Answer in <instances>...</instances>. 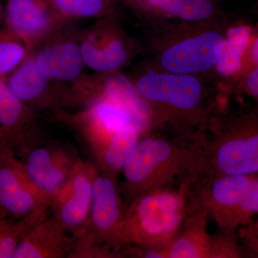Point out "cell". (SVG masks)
<instances>
[{
    "label": "cell",
    "mask_w": 258,
    "mask_h": 258,
    "mask_svg": "<svg viewBox=\"0 0 258 258\" xmlns=\"http://www.w3.org/2000/svg\"><path fill=\"white\" fill-rule=\"evenodd\" d=\"M76 238L49 215L29 231L15 249L13 258L68 257Z\"/></svg>",
    "instance_id": "11"
},
{
    "label": "cell",
    "mask_w": 258,
    "mask_h": 258,
    "mask_svg": "<svg viewBox=\"0 0 258 258\" xmlns=\"http://www.w3.org/2000/svg\"><path fill=\"white\" fill-rule=\"evenodd\" d=\"M227 25L215 20L195 24L161 45L159 70L203 76L215 69Z\"/></svg>",
    "instance_id": "5"
},
{
    "label": "cell",
    "mask_w": 258,
    "mask_h": 258,
    "mask_svg": "<svg viewBox=\"0 0 258 258\" xmlns=\"http://www.w3.org/2000/svg\"><path fill=\"white\" fill-rule=\"evenodd\" d=\"M29 176L51 199L60 191L80 158L74 147L40 144L23 156Z\"/></svg>",
    "instance_id": "10"
},
{
    "label": "cell",
    "mask_w": 258,
    "mask_h": 258,
    "mask_svg": "<svg viewBox=\"0 0 258 258\" xmlns=\"http://www.w3.org/2000/svg\"><path fill=\"white\" fill-rule=\"evenodd\" d=\"M47 80L37 68L34 59H28L13 71L6 84L10 91L26 104L36 101L43 94Z\"/></svg>",
    "instance_id": "22"
},
{
    "label": "cell",
    "mask_w": 258,
    "mask_h": 258,
    "mask_svg": "<svg viewBox=\"0 0 258 258\" xmlns=\"http://www.w3.org/2000/svg\"><path fill=\"white\" fill-rule=\"evenodd\" d=\"M257 66H258V28H254L253 35H252L249 46L246 51L245 55H244L240 78L232 90L238 84L240 80L244 77V75L251 69H254ZM232 90L230 93H232Z\"/></svg>",
    "instance_id": "27"
},
{
    "label": "cell",
    "mask_w": 258,
    "mask_h": 258,
    "mask_svg": "<svg viewBox=\"0 0 258 258\" xmlns=\"http://www.w3.org/2000/svg\"><path fill=\"white\" fill-rule=\"evenodd\" d=\"M51 200L34 183L12 148L0 154V212L19 220L39 209L50 208Z\"/></svg>",
    "instance_id": "7"
},
{
    "label": "cell",
    "mask_w": 258,
    "mask_h": 258,
    "mask_svg": "<svg viewBox=\"0 0 258 258\" xmlns=\"http://www.w3.org/2000/svg\"><path fill=\"white\" fill-rule=\"evenodd\" d=\"M8 148L12 147L9 142H8V139L5 137L4 134L2 132L1 128H0V154L4 152L5 149H8ZM12 149H13V148H12Z\"/></svg>",
    "instance_id": "29"
},
{
    "label": "cell",
    "mask_w": 258,
    "mask_h": 258,
    "mask_svg": "<svg viewBox=\"0 0 258 258\" xmlns=\"http://www.w3.org/2000/svg\"><path fill=\"white\" fill-rule=\"evenodd\" d=\"M80 47L84 64L98 72L117 71L128 60V52L124 43L115 37L103 45L85 41Z\"/></svg>",
    "instance_id": "20"
},
{
    "label": "cell",
    "mask_w": 258,
    "mask_h": 258,
    "mask_svg": "<svg viewBox=\"0 0 258 258\" xmlns=\"http://www.w3.org/2000/svg\"><path fill=\"white\" fill-rule=\"evenodd\" d=\"M254 10H255V12L258 15V0H257V3H256L255 5H254Z\"/></svg>",
    "instance_id": "31"
},
{
    "label": "cell",
    "mask_w": 258,
    "mask_h": 258,
    "mask_svg": "<svg viewBox=\"0 0 258 258\" xmlns=\"http://www.w3.org/2000/svg\"><path fill=\"white\" fill-rule=\"evenodd\" d=\"M257 178L256 174L187 181V200L203 210L222 232H237L236 217L241 202Z\"/></svg>",
    "instance_id": "6"
},
{
    "label": "cell",
    "mask_w": 258,
    "mask_h": 258,
    "mask_svg": "<svg viewBox=\"0 0 258 258\" xmlns=\"http://www.w3.org/2000/svg\"><path fill=\"white\" fill-rule=\"evenodd\" d=\"M248 230H250L251 232H253L255 235H258V220L255 223L249 224L248 225L245 226Z\"/></svg>",
    "instance_id": "30"
},
{
    "label": "cell",
    "mask_w": 258,
    "mask_h": 258,
    "mask_svg": "<svg viewBox=\"0 0 258 258\" xmlns=\"http://www.w3.org/2000/svg\"><path fill=\"white\" fill-rule=\"evenodd\" d=\"M22 39L8 29L0 32V76L14 71L27 55Z\"/></svg>",
    "instance_id": "23"
},
{
    "label": "cell",
    "mask_w": 258,
    "mask_h": 258,
    "mask_svg": "<svg viewBox=\"0 0 258 258\" xmlns=\"http://www.w3.org/2000/svg\"><path fill=\"white\" fill-rule=\"evenodd\" d=\"M52 8L61 14L78 18H91L106 10L108 0H50Z\"/></svg>",
    "instance_id": "24"
},
{
    "label": "cell",
    "mask_w": 258,
    "mask_h": 258,
    "mask_svg": "<svg viewBox=\"0 0 258 258\" xmlns=\"http://www.w3.org/2000/svg\"><path fill=\"white\" fill-rule=\"evenodd\" d=\"M122 169L120 195L127 204L147 191L187 179L202 150L201 135L144 134Z\"/></svg>",
    "instance_id": "3"
},
{
    "label": "cell",
    "mask_w": 258,
    "mask_h": 258,
    "mask_svg": "<svg viewBox=\"0 0 258 258\" xmlns=\"http://www.w3.org/2000/svg\"><path fill=\"white\" fill-rule=\"evenodd\" d=\"M230 95H245L258 103V66L244 75Z\"/></svg>",
    "instance_id": "26"
},
{
    "label": "cell",
    "mask_w": 258,
    "mask_h": 258,
    "mask_svg": "<svg viewBox=\"0 0 258 258\" xmlns=\"http://www.w3.org/2000/svg\"><path fill=\"white\" fill-rule=\"evenodd\" d=\"M50 0H8L5 19L8 29L23 41L41 35L51 22Z\"/></svg>",
    "instance_id": "16"
},
{
    "label": "cell",
    "mask_w": 258,
    "mask_h": 258,
    "mask_svg": "<svg viewBox=\"0 0 258 258\" xmlns=\"http://www.w3.org/2000/svg\"><path fill=\"white\" fill-rule=\"evenodd\" d=\"M122 198L116 179L98 171L93 181L89 220L83 232H91L120 253L125 209Z\"/></svg>",
    "instance_id": "9"
},
{
    "label": "cell",
    "mask_w": 258,
    "mask_h": 258,
    "mask_svg": "<svg viewBox=\"0 0 258 258\" xmlns=\"http://www.w3.org/2000/svg\"><path fill=\"white\" fill-rule=\"evenodd\" d=\"M146 4L161 14L175 17L182 0H145Z\"/></svg>",
    "instance_id": "28"
},
{
    "label": "cell",
    "mask_w": 258,
    "mask_h": 258,
    "mask_svg": "<svg viewBox=\"0 0 258 258\" xmlns=\"http://www.w3.org/2000/svg\"><path fill=\"white\" fill-rule=\"evenodd\" d=\"M128 109L147 133L152 130V114L147 103L140 96L134 83L125 76L115 74L107 78L103 84V96Z\"/></svg>",
    "instance_id": "18"
},
{
    "label": "cell",
    "mask_w": 258,
    "mask_h": 258,
    "mask_svg": "<svg viewBox=\"0 0 258 258\" xmlns=\"http://www.w3.org/2000/svg\"><path fill=\"white\" fill-rule=\"evenodd\" d=\"M186 180L177 190L161 188L139 195L125 205L123 247L137 244L167 249L184 221L186 207Z\"/></svg>",
    "instance_id": "4"
},
{
    "label": "cell",
    "mask_w": 258,
    "mask_h": 258,
    "mask_svg": "<svg viewBox=\"0 0 258 258\" xmlns=\"http://www.w3.org/2000/svg\"><path fill=\"white\" fill-rule=\"evenodd\" d=\"M87 115L90 123L88 138L96 159L118 131L133 124L142 130L137 118L128 109L103 96L93 102Z\"/></svg>",
    "instance_id": "14"
},
{
    "label": "cell",
    "mask_w": 258,
    "mask_h": 258,
    "mask_svg": "<svg viewBox=\"0 0 258 258\" xmlns=\"http://www.w3.org/2000/svg\"><path fill=\"white\" fill-rule=\"evenodd\" d=\"M144 133L137 125H130L113 134L96 158L98 170L116 179L136 144Z\"/></svg>",
    "instance_id": "19"
},
{
    "label": "cell",
    "mask_w": 258,
    "mask_h": 258,
    "mask_svg": "<svg viewBox=\"0 0 258 258\" xmlns=\"http://www.w3.org/2000/svg\"><path fill=\"white\" fill-rule=\"evenodd\" d=\"M33 59L47 79L57 81L76 79L85 64L81 47L72 42H61L47 47Z\"/></svg>",
    "instance_id": "17"
},
{
    "label": "cell",
    "mask_w": 258,
    "mask_h": 258,
    "mask_svg": "<svg viewBox=\"0 0 258 258\" xmlns=\"http://www.w3.org/2000/svg\"><path fill=\"white\" fill-rule=\"evenodd\" d=\"M26 105L10 91L0 78V128L16 154L25 155L41 142L30 128Z\"/></svg>",
    "instance_id": "12"
},
{
    "label": "cell",
    "mask_w": 258,
    "mask_h": 258,
    "mask_svg": "<svg viewBox=\"0 0 258 258\" xmlns=\"http://www.w3.org/2000/svg\"><path fill=\"white\" fill-rule=\"evenodd\" d=\"M50 215V208H44L16 220L0 212V258H13L19 243L29 231Z\"/></svg>",
    "instance_id": "21"
},
{
    "label": "cell",
    "mask_w": 258,
    "mask_h": 258,
    "mask_svg": "<svg viewBox=\"0 0 258 258\" xmlns=\"http://www.w3.org/2000/svg\"><path fill=\"white\" fill-rule=\"evenodd\" d=\"M208 215L187 203L184 221L166 249V257H213L214 236L207 231Z\"/></svg>",
    "instance_id": "13"
},
{
    "label": "cell",
    "mask_w": 258,
    "mask_h": 258,
    "mask_svg": "<svg viewBox=\"0 0 258 258\" xmlns=\"http://www.w3.org/2000/svg\"><path fill=\"white\" fill-rule=\"evenodd\" d=\"M202 76L149 70L134 83L152 114V130L200 135L220 109Z\"/></svg>",
    "instance_id": "1"
},
{
    "label": "cell",
    "mask_w": 258,
    "mask_h": 258,
    "mask_svg": "<svg viewBox=\"0 0 258 258\" xmlns=\"http://www.w3.org/2000/svg\"><path fill=\"white\" fill-rule=\"evenodd\" d=\"M2 14H3V8H2V5L0 4V18H1Z\"/></svg>",
    "instance_id": "32"
},
{
    "label": "cell",
    "mask_w": 258,
    "mask_h": 258,
    "mask_svg": "<svg viewBox=\"0 0 258 258\" xmlns=\"http://www.w3.org/2000/svg\"><path fill=\"white\" fill-rule=\"evenodd\" d=\"M216 7L212 0H182L176 18L189 23L215 20Z\"/></svg>",
    "instance_id": "25"
},
{
    "label": "cell",
    "mask_w": 258,
    "mask_h": 258,
    "mask_svg": "<svg viewBox=\"0 0 258 258\" xmlns=\"http://www.w3.org/2000/svg\"><path fill=\"white\" fill-rule=\"evenodd\" d=\"M254 31V27L245 23H237L226 29L214 71L226 82L225 93L228 96L240 78L244 55Z\"/></svg>",
    "instance_id": "15"
},
{
    "label": "cell",
    "mask_w": 258,
    "mask_h": 258,
    "mask_svg": "<svg viewBox=\"0 0 258 258\" xmlns=\"http://www.w3.org/2000/svg\"><path fill=\"white\" fill-rule=\"evenodd\" d=\"M258 174V103L221 107L202 134V150L188 179Z\"/></svg>",
    "instance_id": "2"
},
{
    "label": "cell",
    "mask_w": 258,
    "mask_h": 258,
    "mask_svg": "<svg viewBox=\"0 0 258 258\" xmlns=\"http://www.w3.org/2000/svg\"><path fill=\"white\" fill-rule=\"evenodd\" d=\"M98 170L80 159L62 187L51 200L50 210L62 227L75 237L88 225L93 184Z\"/></svg>",
    "instance_id": "8"
}]
</instances>
